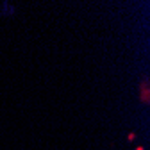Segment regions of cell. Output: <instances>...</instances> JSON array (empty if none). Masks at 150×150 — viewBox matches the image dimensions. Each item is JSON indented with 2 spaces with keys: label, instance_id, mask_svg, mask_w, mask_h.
I'll use <instances>...</instances> for the list:
<instances>
[{
  "label": "cell",
  "instance_id": "6da1fadb",
  "mask_svg": "<svg viewBox=\"0 0 150 150\" xmlns=\"http://www.w3.org/2000/svg\"><path fill=\"white\" fill-rule=\"evenodd\" d=\"M141 100L145 104L148 102V81L146 79H143V82H141Z\"/></svg>",
  "mask_w": 150,
  "mask_h": 150
},
{
  "label": "cell",
  "instance_id": "7a4b0ae2",
  "mask_svg": "<svg viewBox=\"0 0 150 150\" xmlns=\"http://www.w3.org/2000/svg\"><path fill=\"white\" fill-rule=\"evenodd\" d=\"M0 14L6 16V18H7V16H13V14H14V7L6 2V4H2V11H0Z\"/></svg>",
  "mask_w": 150,
  "mask_h": 150
},
{
  "label": "cell",
  "instance_id": "3957f363",
  "mask_svg": "<svg viewBox=\"0 0 150 150\" xmlns=\"http://www.w3.org/2000/svg\"><path fill=\"white\" fill-rule=\"evenodd\" d=\"M134 138H136V134H134V132H130V134H129V141H132Z\"/></svg>",
  "mask_w": 150,
  "mask_h": 150
},
{
  "label": "cell",
  "instance_id": "277c9868",
  "mask_svg": "<svg viewBox=\"0 0 150 150\" xmlns=\"http://www.w3.org/2000/svg\"><path fill=\"white\" fill-rule=\"evenodd\" d=\"M136 150H143V146H136Z\"/></svg>",
  "mask_w": 150,
  "mask_h": 150
}]
</instances>
